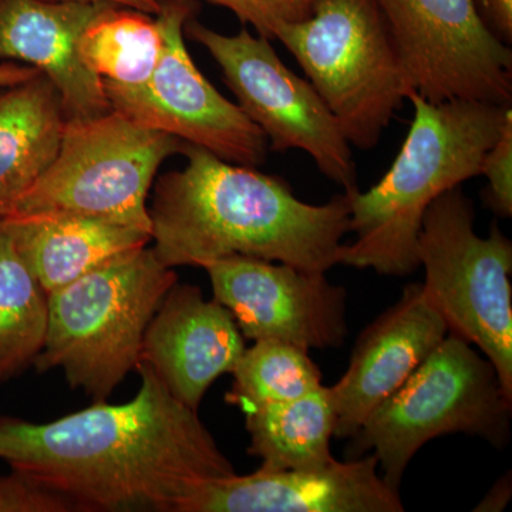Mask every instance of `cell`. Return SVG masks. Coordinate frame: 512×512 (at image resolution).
Instances as JSON below:
<instances>
[{
  "mask_svg": "<svg viewBox=\"0 0 512 512\" xmlns=\"http://www.w3.org/2000/svg\"><path fill=\"white\" fill-rule=\"evenodd\" d=\"M417 258L423 289L446 320L494 366L512 399V244L497 224L487 238L474 228L473 202L460 187L430 205L421 224Z\"/></svg>",
  "mask_w": 512,
  "mask_h": 512,
  "instance_id": "7",
  "label": "cell"
},
{
  "mask_svg": "<svg viewBox=\"0 0 512 512\" xmlns=\"http://www.w3.org/2000/svg\"><path fill=\"white\" fill-rule=\"evenodd\" d=\"M184 32L221 67L239 109L264 133L269 150L305 151L343 192L357 190L348 138L309 80L276 55L271 40L252 35L245 26L237 35H224L192 19Z\"/></svg>",
  "mask_w": 512,
  "mask_h": 512,
  "instance_id": "9",
  "label": "cell"
},
{
  "mask_svg": "<svg viewBox=\"0 0 512 512\" xmlns=\"http://www.w3.org/2000/svg\"><path fill=\"white\" fill-rule=\"evenodd\" d=\"M251 446L249 454L269 471L313 470L332 463L330 440L336 414L329 387L288 400L262 404L245 412Z\"/></svg>",
  "mask_w": 512,
  "mask_h": 512,
  "instance_id": "19",
  "label": "cell"
},
{
  "mask_svg": "<svg viewBox=\"0 0 512 512\" xmlns=\"http://www.w3.org/2000/svg\"><path fill=\"white\" fill-rule=\"evenodd\" d=\"M184 143L114 110L94 119L66 120L55 158L10 217L84 215L151 235L148 192L158 168L181 153Z\"/></svg>",
  "mask_w": 512,
  "mask_h": 512,
  "instance_id": "8",
  "label": "cell"
},
{
  "mask_svg": "<svg viewBox=\"0 0 512 512\" xmlns=\"http://www.w3.org/2000/svg\"><path fill=\"white\" fill-rule=\"evenodd\" d=\"M69 501L37 483L32 477L12 470L0 476V512H70Z\"/></svg>",
  "mask_w": 512,
  "mask_h": 512,
  "instance_id": "25",
  "label": "cell"
},
{
  "mask_svg": "<svg viewBox=\"0 0 512 512\" xmlns=\"http://www.w3.org/2000/svg\"><path fill=\"white\" fill-rule=\"evenodd\" d=\"M413 89L431 103L511 106L512 52L474 0H377Z\"/></svg>",
  "mask_w": 512,
  "mask_h": 512,
  "instance_id": "11",
  "label": "cell"
},
{
  "mask_svg": "<svg viewBox=\"0 0 512 512\" xmlns=\"http://www.w3.org/2000/svg\"><path fill=\"white\" fill-rule=\"evenodd\" d=\"M194 2V0H180ZM234 13L242 25L254 26L259 36L274 39L286 23L299 22L311 15L316 0H204Z\"/></svg>",
  "mask_w": 512,
  "mask_h": 512,
  "instance_id": "23",
  "label": "cell"
},
{
  "mask_svg": "<svg viewBox=\"0 0 512 512\" xmlns=\"http://www.w3.org/2000/svg\"><path fill=\"white\" fill-rule=\"evenodd\" d=\"M177 275L153 248L110 259L49 293L40 372L60 367L73 389L106 402L141 362L144 335Z\"/></svg>",
  "mask_w": 512,
  "mask_h": 512,
  "instance_id": "4",
  "label": "cell"
},
{
  "mask_svg": "<svg viewBox=\"0 0 512 512\" xmlns=\"http://www.w3.org/2000/svg\"><path fill=\"white\" fill-rule=\"evenodd\" d=\"M414 114L396 160L365 192H346L349 232L339 264L404 276L420 268L417 241L427 210L444 192L481 174L483 161L512 120V107L484 101L431 103L416 90Z\"/></svg>",
  "mask_w": 512,
  "mask_h": 512,
  "instance_id": "3",
  "label": "cell"
},
{
  "mask_svg": "<svg viewBox=\"0 0 512 512\" xmlns=\"http://www.w3.org/2000/svg\"><path fill=\"white\" fill-rule=\"evenodd\" d=\"M511 409L512 399L490 360L448 332L402 387L367 417L353 437V456L372 450L383 480L399 490L412 458L437 437L464 433L504 447L510 440Z\"/></svg>",
  "mask_w": 512,
  "mask_h": 512,
  "instance_id": "6",
  "label": "cell"
},
{
  "mask_svg": "<svg viewBox=\"0 0 512 512\" xmlns=\"http://www.w3.org/2000/svg\"><path fill=\"white\" fill-rule=\"evenodd\" d=\"M192 2L163 0L156 18L164 47L153 76L140 86L103 82L111 110L141 126L163 131L205 148L228 163L258 167L268 156V141L200 72L184 42Z\"/></svg>",
  "mask_w": 512,
  "mask_h": 512,
  "instance_id": "10",
  "label": "cell"
},
{
  "mask_svg": "<svg viewBox=\"0 0 512 512\" xmlns=\"http://www.w3.org/2000/svg\"><path fill=\"white\" fill-rule=\"evenodd\" d=\"M62 100L45 74L0 84V220L52 163L66 124Z\"/></svg>",
  "mask_w": 512,
  "mask_h": 512,
  "instance_id": "18",
  "label": "cell"
},
{
  "mask_svg": "<svg viewBox=\"0 0 512 512\" xmlns=\"http://www.w3.org/2000/svg\"><path fill=\"white\" fill-rule=\"evenodd\" d=\"M478 13L497 39L512 42V0H474Z\"/></svg>",
  "mask_w": 512,
  "mask_h": 512,
  "instance_id": "26",
  "label": "cell"
},
{
  "mask_svg": "<svg viewBox=\"0 0 512 512\" xmlns=\"http://www.w3.org/2000/svg\"><path fill=\"white\" fill-rule=\"evenodd\" d=\"M447 335L446 320L423 285L407 286L402 298L360 333L345 375L329 387L336 439H353Z\"/></svg>",
  "mask_w": 512,
  "mask_h": 512,
  "instance_id": "13",
  "label": "cell"
},
{
  "mask_svg": "<svg viewBox=\"0 0 512 512\" xmlns=\"http://www.w3.org/2000/svg\"><path fill=\"white\" fill-rule=\"evenodd\" d=\"M399 490L379 473L375 454L313 470L269 471L207 483L180 512H403Z\"/></svg>",
  "mask_w": 512,
  "mask_h": 512,
  "instance_id": "14",
  "label": "cell"
},
{
  "mask_svg": "<svg viewBox=\"0 0 512 512\" xmlns=\"http://www.w3.org/2000/svg\"><path fill=\"white\" fill-rule=\"evenodd\" d=\"M350 146L372 150L413 86L377 0H316L276 30Z\"/></svg>",
  "mask_w": 512,
  "mask_h": 512,
  "instance_id": "5",
  "label": "cell"
},
{
  "mask_svg": "<svg viewBox=\"0 0 512 512\" xmlns=\"http://www.w3.org/2000/svg\"><path fill=\"white\" fill-rule=\"evenodd\" d=\"M232 376L227 399L244 413L262 404L299 399L323 386L308 350L281 340H256L242 353Z\"/></svg>",
  "mask_w": 512,
  "mask_h": 512,
  "instance_id": "22",
  "label": "cell"
},
{
  "mask_svg": "<svg viewBox=\"0 0 512 512\" xmlns=\"http://www.w3.org/2000/svg\"><path fill=\"white\" fill-rule=\"evenodd\" d=\"M46 2L107 3V5L141 10L150 15H157L163 6V0H46Z\"/></svg>",
  "mask_w": 512,
  "mask_h": 512,
  "instance_id": "28",
  "label": "cell"
},
{
  "mask_svg": "<svg viewBox=\"0 0 512 512\" xmlns=\"http://www.w3.org/2000/svg\"><path fill=\"white\" fill-rule=\"evenodd\" d=\"M49 295L0 220V383L35 363L45 346Z\"/></svg>",
  "mask_w": 512,
  "mask_h": 512,
  "instance_id": "20",
  "label": "cell"
},
{
  "mask_svg": "<svg viewBox=\"0 0 512 512\" xmlns=\"http://www.w3.org/2000/svg\"><path fill=\"white\" fill-rule=\"evenodd\" d=\"M511 497V480L510 474L501 478L497 484L494 485L493 490L487 494L483 503L478 505L476 511H503L507 507L508 501Z\"/></svg>",
  "mask_w": 512,
  "mask_h": 512,
  "instance_id": "27",
  "label": "cell"
},
{
  "mask_svg": "<svg viewBox=\"0 0 512 512\" xmlns=\"http://www.w3.org/2000/svg\"><path fill=\"white\" fill-rule=\"evenodd\" d=\"M36 69L26 66V64H18L15 62L0 63V84H15L26 82L36 76Z\"/></svg>",
  "mask_w": 512,
  "mask_h": 512,
  "instance_id": "29",
  "label": "cell"
},
{
  "mask_svg": "<svg viewBox=\"0 0 512 512\" xmlns=\"http://www.w3.org/2000/svg\"><path fill=\"white\" fill-rule=\"evenodd\" d=\"M245 349L227 308L215 299L207 301L197 286L175 284L148 325L141 362L175 399L198 410L207 390L218 377L232 373Z\"/></svg>",
  "mask_w": 512,
  "mask_h": 512,
  "instance_id": "15",
  "label": "cell"
},
{
  "mask_svg": "<svg viewBox=\"0 0 512 512\" xmlns=\"http://www.w3.org/2000/svg\"><path fill=\"white\" fill-rule=\"evenodd\" d=\"M488 187L484 200L498 217L512 215V120L508 121L497 143L488 151L481 167Z\"/></svg>",
  "mask_w": 512,
  "mask_h": 512,
  "instance_id": "24",
  "label": "cell"
},
{
  "mask_svg": "<svg viewBox=\"0 0 512 512\" xmlns=\"http://www.w3.org/2000/svg\"><path fill=\"white\" fill-rule=\"evenodd\" d=\"M141 10L107 5L86 26L79 53L103 82L140 86L153 76L164 39L157 18Z\"/></svg>",
  "mask_w": 512,
  "mask_h": 512,
  "instance_id": "21",
  "label": "cell"
},
{
  "mask_svg": "<svg viewBox=\"0 0 512 512\" xmlns=\"http://www.w3.org/2000/svg\"><path fill=\"white\" fill-rule=\"evenodd\" d=\"M107 3L0 0V63L22 62L56 87L67 120H87L111 111L103 80L79 53L86 26Z\"/></svg>",
  "mask_w": 512,
  "mask_h": 512,
  "instance_id": "16",
  "label": "cell"
},
{
  "mask_svg": "<svg viewBox=\"0 0 512 512\" xmlns=\"http://www.w3.org/2000/svg\"><path fill=\"white\" fill-rule=\"evenodd\" d=\"M183 170L157 181L148 208L154 252L168 268L242 255L312 272L339 265L349 234L346 192L322 205L293 194L282 178L228 163L184 143Z\"/></svg>",
  "mask_w": 512,
  "mask_h": 512,
  "instance_id": "2",
  "label": "cell"
},
{
  "mask_svg": "<svg viewBox=\"0 0 512 512\" xmlns=\"http://www.w3.org/2000/svg\"><path fill=\"white\" fill-rule=\"evenodd\" d=\"M137 370L130 402L47 424L0 419V458L84 512H180L205 484L237 474L198 410L147 363Z\"/></svg>",
  "mask_w": 512,
  "mask_h": 512,
  "instance_id": "1",
  "label": "cell"
},
{
  "mask_svg": "<svg viewBox=\"0 0 512 512\" xmlns=\"http://www.w3.org/2000/svg\"><path fill=\"white\" fill-rule=\"evenodd\" d=\"M204 269L215 301L228 309L244 338L281 340L309 352L338 349L348 336V295L323 272L242 255Z\"/></svg>",
  "mask_w": 512,
  "mask_h": 512,
  "instance_id": "12",
  "label": "cell"
},
{
  "mask_svg": "<svg viewBox=\"0 0 512 512\" xmlns=\"http://www.w3.org/2000/svg\"><path fill=\"white\" fill-rule=\"evenodd\" d=\"M5 220L16 248L47 295L151 242V235L141 229L84 215L32 214Z\"/></svg>",
  "mask_w": 512,
  "mask_h": 512,
  "instance_id": "17",
  "label": "cell"
}]
</instances>
